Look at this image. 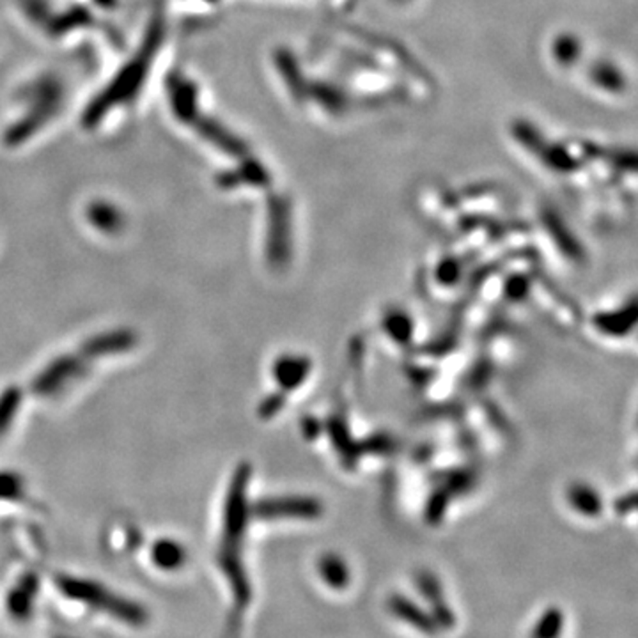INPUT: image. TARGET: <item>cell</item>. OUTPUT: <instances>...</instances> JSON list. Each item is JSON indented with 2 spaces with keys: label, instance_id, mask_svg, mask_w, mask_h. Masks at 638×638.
I'll return each mask as SVG.
<instances>
[{
  "label": "cell",
  "instance_id": "obj_19",
  "mask_svg": "<svg viewBox=\"0 0 638 638\" xmlns=\"http://www.w3.org/2000/svg\"><path fill=\"white\" fill-rule=\"evenodd\" d=\"M387 334L399 345H407L413 335V321L405 311H390L385 316Z\"/></svg>",
  "mask_w": 638,
  "mask_h": 638
},
{
  "label": "cell",
  "instance_id": "obj_20",
  "mask_svg": "<svg viewBox=\"0 0 638 638\" xmlns=\"http://www.w3.org/2000/svg\"><path fill=\"white\" fill-rule=\"evenodd\" d=\"M92 16L89 13L86 7H73L69 9L68 13L60 15V16H56V18H50V22L47 24L48 29L52 34L56 36H60L68 30H73L75 27H80V26H86V24H90Z\"/></svg>",
  "mask_w": 638,
  "mask_h": 638
},
{
  "label": "cell",
  "instance_id": "obj_21",
  "mask_svg": "<svg viewBox=\"0 0 638 638\" xmlns=\"http://www.w3.org/2000/svg\"><path fill=\"white\" fill-rule=\"evenodd\" d=\"M545 226H547V229H548L551 236L557 239L558 247L564 252H568V254H579L580 252V247H579L577 239L573 238L571 232L568 231V228L562 224V220L553 211L545 213Z\"/></svg>",
  "mask_w": 638,
  "mask_h": 638
},
{
  "label": "cell",
  "instance_id": "obj_26",
  "mask_svg": "<svg viewBox=\"0 0 638 638\" xmlns=\"http://www.w3.org/2000/svg\"><path fill=\"white\" fill-rule=\"evenodd\" d=\"M330 435L334 438V443L339 451H348L351 447V440H349L348 428L345 419L335 417L330 420Z\"/></svg>",
  "mask_w": 638,
  "mask_h": 638
},
{
  "label": "cell",
  "instance_id": "obj_3",
  "mask_svg": "<svg viewBox=\"0 0 638 638\" xmlns=\"http://www.w3.org/2000/svg\"><path fill=\"white\" fill-rule=\"evenodd\" d=\"M291 211L286 197H273L268 206V258L282 264L290 258Z\"/></svg>",
  "mask_w": 638,
  "mask_h": 638
},
{
  "label": "cell",
  "instance_id": "obj_28",
  "mask_svg": "<svg viewBox=\"0 0 638 638\" xmlns=\"http://www.w3.org/2000/svg\"><path fill=\"white\" fill-rule=\"evenodd\" d=\"M460 275H462V266L454 260H445L438 266V271H436L438 281L445 286L454 284L460 279Z\"/></svg>",
  "mask_w": 638,
  "mask_h": 638
},
{
  "label": "cell",
  "instance_id": "obj_6",
  "mask_svg": "<svg viewBox=\"0 0 638 638\" xmlns=\"http://www.w3.org/2000/svg\"><path fill=\"white\" fill-rule=\"evenodd\" d=\"M196 128L197 132L203 135L206 141H209L211 144L217 145L218 149H222L224 153L236 156V158H245L249 156V147L247 144L238 139L234 133H231L228 128H224L218 121L215 119H207V117H197L196 121Z\"/></svg>",
  "mask_w": 638,
  "mask_h": 638
},
{
  "label": "cell",
  "instance_id": "obj_32",
  "mask_svg": "<svg viewBox=\"0 0 638 638\" xmlns=\"http://www.w3.org/2000/svg\"><path fill=\"white\" fill-rule=\"evenodd\" d=\"M284 401H286V399H284L282 396H279V394H275V396H271L270 399H266L261 407L262 417H264V419H271L275 413H279L281 408L284 407Z\"/></svg>",
  "mask_w": 638,
  "mask_h": 638
},
{
  "label": "cell",
  "instance_id": "obj_1",
  "mask_svg": "<svg viewBox=\"0 0 638 638\" xmlns=\"http://www.w3.org/2000/svg\"><path fill=\"white\" fill-rule=\"evenodd\" d=\"M164 36H165V22L158 15L153 18V22L145 30L144 43L139 48V52L128 64H124L121 68L116 79L107 86V89L90 101V105L86 109L84 117H82L84 126H88V128L96 126L103 117L107 116V112L111 109H114L121 103L132 101L139 94V90L144 84L145 77L149 73L153 58L156 56V52L162 47Z\"/></svg>",
  "mask_w": 638,
  "mask_h": 638
},
{
  "label": "cell",
  "instance_id": "obj_25",
  "mask_svg": "<svg viewBox=\"0 0 638 638\" xmlns=\"http://www.w3.org/2000/svg\"><path fill=\"white\" fill-rule=\"evenodd\" d=\"M18 401H20V396L16 390H9L2 396V399H0V433L7 428L9 420L16 413Z\"/></svg>",
  "mask_w": 638,
  "mask_h": 638
},
{
  "label": "cell",
  "instance_id": "obj_11",
  "mask_svg": "<svg viewBox=\"0 0 638 638\" xmlns=\"http://www.w3.org/2000/svg\"><path fill=\"white\" fill-rule=\"evenodd\" d=\"M635 321H637V305H635V302H632L624 309L596 316L594 324H596L598 330H601L607 335L622 337V335H626V334H630L633 330Z\"/></svg>",
  "mask_w": 638,
  "mask_h": 638
},
{
  "label": "cell",
  "instance_id": "obj_27",
  "mask_svg": "<svg viewBox=\"0 0 638 638\" xmlns=\"http://www.w3.org/2000/svg\"><path fill=\"white\" fill-rule=\"evenodd\" d=\"M447 504H449V494L445 492H438V494L431 496L430 504H428V511H426V518L430 523H438L443 515H445V509H447Z\"/></svg>",
  "mask_w": 638,
  "mask_h": 638
},
{
  "label": "cell",
  "instance_id": "obj_36",
  "mask_svg": "<svg viewBox=\"0 0 638 638\" xmlns=\"http://www.w3.org/2000/svg\"><path fill=\"white\" fill-rule=\"evenodd\" d=\"M396 2H405V0H396Z\"/></svg>",
  "mask_w": 638,
  "mask_h": 638
},
{
  "label": "cell",
  "instance_id": "obj_24",
  "mask_svg": "<svg viewBox=\"0 0 638 638\" xmlns=\"http://www.w3.org/2000/svg\"><path fill=\"white\" fill-rule=\"evenodd\" d=\"M154 560L165 568V569H173L175 566L181 564L183 560V553L181 548L175 543H160L154 548Z\"/></svg>",
  "mask_w": 638,
  "mask_h": 638
},
{
  "label": "cell",
  "instance_id": "obj_34",
  "mask_svg": "<svg viewBox=\"0 0 638 638\" xmlns=\"http://www.w3.org/2000/svg\"><path fill=\"white\" fill-rule=\"evenodd\" d=\"M635 504H637L635 502V494H630L617 502V513L619 515H628V513H632L635 509Z\"/></svg>",
  "mask_w": 638,
  "mask_h": 638
},
{
  "label": "cell",
  "instance_id": "obj_23",
  "mask_svg": "<svg viewBox=\"0 0 638 638\" xmlns=\"http://www.w3.org/2000/svg\"><path fill=\"white\" fill-rule=\"evenodd\" d=\"M564 630V615L558 609H548L537 621L532 638H560Z\"/></svg>",
  "mask_w": 638,
  "mask_h": 638
},
{
  "label": "cell",
  "instance_id": "obj_2",
  "mask_svg": "<svg viewBox=\"0 0 638 638\" xmlns=\"http://www.w3.org/2000/svg\"><path fill=\"white\" fill-rule=\"evenodd\" d=\"M64 98V89L56 77L47 75L32 82L22 90L20 100L29 103L30 111L16 121L4 135L5 144L20 145L32 137L41 126H45L52 117L58 114V107Z\"/></svg>",
  "mask_w": 638,
  "mask_h": 638
},
{
  "label": "cell",
  "instance_id": "obj_13",
  "mask_svg": "<svg viewBox=\"0 0 638 638\" xmlns=\"http://www.w3.org/2000/svg\"><path fill=\"white\" fill-rule=\"evenodd\" d=\"M307 96H313L314 101L318 103L323 111H326L328 114L339 116L346 111L348 107V98L346 94L332 84L326 82H314L307 88Z\"/></svg>",
  "mask_w": 638,
  "mask_h": 638
},
{
  "label": "cell",
  "instance_id": "obj_29",
  "mask_svg": "<svg viewBox=\"0 0 638 638\" xmlns=\"http://www.w3.org/2000/svg\"><path fill=\"white\" fill-rule=\"evenodd\" d=\"M24 5H26V11L29 13L30 18H34L36 22H45L48 24L50 22V9H48V4L47 0H24Z\"/></svg>",
  "mask_w": 638,
  "mask_h": 638
},
{
  "label": "cell",
  "instance_id": "obj_5",
  "mask_svg": "<svg viewBox=\"0 0 638 638\" xmlns=\"http://www.w3.org/2000/svg\"><path fill=\"white\" fill-rule=\"evenodd\" d=\"M167 90L175 116L183 122H194L199 117V90L186 77L173 73L167 77Z\"/></svg>",
  "mask_w": 638,
  "mask_h": 638
},
{
  "label": "cell",
  "instance_id": "obj_17",
  "mask_svg": "<svg viewBox=\"0 0 638 638\" xmlns=\"http://www.w3.org/2000/svg\"><path fill=\"white\" fill-rule=\"evenodd\" d=\"M537 158H541L545 165H548L557 173H573L579 167V162L573 158V154H569L566 147L558 144L547 143L541 149V153L537 154Z\"/></svg>",
  "mask_w": 638,
  "mask_h": 638
},
{
  "label": "cell",
  "instance_id": "obj_12",
  "mask_svg": "<svg viewBox=\"0 0 638 638\" xmlns=\"http://www.w3.org/2000/svg\"><path fill=\"white\" fill-rule=\"evenodd\" d=\"M318 571L321 580L335 590H345L351 580L348 564L335 553H326L319 558Z\"/></svg>",
  "mask_w": 638,
  "mask_h": 638
},
{
  "label": "cell",
  "instance_id": "obj_18",
  "mask_svg": "<svg viewBox=\"0 0 638 638\" xmlns=\"http://www.w3.org/2000/svg\"><path fill=\"white\" fill-rule=\"evenodd\" d=\"M553 58L560 66H573L581 54L580 39L573 34H560L551 47Z\"/></svg>",
  "mask_w": 638,
  "mask_h": 638
},
{
  "label": "cell",
  "instance_id": "obj_30",
  "mask_svg": "<svg viewBox=\"0 0 638 638\" xmlns=\"http://www.w3.org/2000/svg\"><path fill=\"white\" fill-rule=\"evenodd\" d=\"M473 484V479L470 475V472H454L451 475V479L447 481V486L451 490V494H460L470 490Z\"/></svg>",
  "mask_w": 638,
  "mask_h": 638
},
{
  "label": "cell",
  "instance_id": "obj_14",
  "mask_svg": "<svg viewBox=\"0 0 638 638\" xmlns=\"http://www.w3.org/2000/svg\"><path fill=\"white\" fill-rule=\"evenodd\" d=\"M89 220L96 229L117 232L122 228V215L116 206L109 203H94L89 207Z\"/></svg>",
  "mask_w": 638,
  "mask_h": 638
},
{
  "label": "cell",
  "instance_id": "obj_15",
  "mask_svg": "<svg viewBox=\"0 0 638 638\" xmlns=\"http://www.w3.org/2000/svg\"><path fill=\"white\" fill-rule=\"evenodd\" d=\"M590 80L607 92H622L626 88V80L622 73L610 62H598L589 71Z\"/></svg>",
  "mask_w": 638,
  "mask_h": 638
},
{
  "label": "cell",
  "instance_id": "obj_37",
  "mask_svg": "<svg viewBox=\"0 0 638 638\" xmlns=\"http://www.w3.org/2000/svg\"><path fill=\"white\" fill-rule=\"evenodd\" d=\"M209 2H215V0H209Z\"/></svg>",
  "mask_w": 638,
  "mask_h": 638
},
{
  "label": "cell",
  "instance_id": "obj_8",
  "mask_svg": "<svg viewBox=\"0 0 638 638\" xmlns=\"http://www.w3.org/2000/svg\"><path fill=\"white\" fill-rule=\"evenodd\" d=\"M388 610H390V613L394 617H398L399 621L413 626L420 633L433 635L436 630H438L431 613H426L424 610L419 609L413 601H409L408 598L401 596V594H394L388 600Z\"/></svg>",
  "mask_w": 638,
  "mask_h": 638
},
{
  "label": "cell",
  "instance_id": "obj_31",
  "mask_svg": "<svg viewBox=\"0 0 638 638\" xmlns=\"http://www.w3.org/2000/svg\"><path fill=\"white\" fill-rule=\"evenodd\" d=\"M392 447H394V440L385 433L371 436L367 441V449L371 452H377V454H385V452L392 451Z\"/></svg>",
  "mask_w": 638,
  "mask_h": 638
},
{
  "label": "cell",
  "instance_id": "obj_10",
  "mask_svg": "<svg viewBox=\"0 0 638 638\" xmlns=\"http://www.w3.org/2000/svg\"><path fill=\"white\" fill-rule=\"evenodd\" d=\"M311 373V360L305 356H281L273 367V375L284 390L298 388Z\"/></svg>",
  "mask_w": 638,
  "mask_h": 638
},
{
  "label": "cell",
  "instance_id": "obj_16",
  "mask_svg": "<svg viewBox=\"0 0 638 638\" xmlns=\"http://www.w3.org/2000/svg\"><path fill=\"white\" fill-rule=\"evenodd\" d=\"M569 502L583 516H598L601 513V507H603L598 492L587 484L571 486Z\"/></svg>",
  "mask_w": 638,
  "mask_h": 638
},
{
  "label": "cell",
  "instance_id": "obj_33",
  "mask_svg": "<svg viewBox=\"0 0 638 638\" xmlns=\"http://www.w3.org/2000/svg\"><path fill=\"white\" fill-rule=\"evenodd\" d=\"M505 290H507V294H509L513 300H520L523 294L526 292V290H528V282H526L523 277H515V279H511V281L507 282Z\"/></svg>",
  "mask_w": 638,
  "mask_h": 638
},
{
  "label": "cell",
  "instance_id": "obj_35",
  "mask_svg": "<svg viewBox=\"0 0 638 638\" xmlns=\"http://www.w3.org/2000/svg\"><path fill=\"white\" fill-rule=\"evenodd\" d=\"M303 431L309 438H316L319 435V422L316 419H307L303 422Z\"/></svg>",
  "mask_w": 638,
  "mask_h": 638
},
{
  "label": "cell",
  "instance_id": "obj_4",
  "mask_svg": "<svg viewBox=\"0 0 638 638\" xmlns=\"http://www.w3.org/2000/svg\"><path fill=\"white\" fill-rule=\"evenodd\" d=\"M321 513H323V507L319 500L307 498V496L261 500L254 511L258 518H302V520H314L321 516Z\"/></svg>",
  "mask_w": 638,
  "mask_h": 638
},
{
  "label": "cell",
  "instance_id": "obj_7",
  "mask_svg": "<svg viewBox=\"0 0 638 638\" xmlns=\"http://www.w3.org/2000/svg\"><path fill=\"white\" fill-rule=\"evenodd\" d=\"M217 181L222 188H228V190H232L243 183L262 188V186H268L271 183V175L266 171V167L262 165L261 162L245 156L238 169L218 175Z\"/></svg>",
  "mask_w": 638,
  "mask_h": 638
},
{
  "label": "cell",
  "instance_id": "obj_22",
  "mask_svg": "<svg viewBox=\"0 0 638 638\" xmlns=\"http://www.w3.org/2000/svg\"><path fill=\"white\" fill-rule=\"evenodd\" d=\"M513 135L525 149H528L534 154H539L541 149L547 144L541 132H537L536 126L530 124L528 121H516L513 124Z\"/></svg>",
  "mask_w": 638,
  "mask_h": 638
},
{
  "label": "cell",
  "instance_id": "obj_9",
  "mask_svg": "<svg viewBox=\"0 0 638 638\" xmlns=\"http://www.w3.org/2000/svg\"><path fill=\"white\" fill-rule=\"evenodd\" d=\"M275 66L281 73V77L284 79L286 86L290 89L291 96L298 100H303L307 98V82H305V77L300 69V64L298 60L294 58V54L288 50V48H279L275 52Z\"/></svg>",
  "mask_w": 638,
  "mask_h": 638
}]
</instances>
